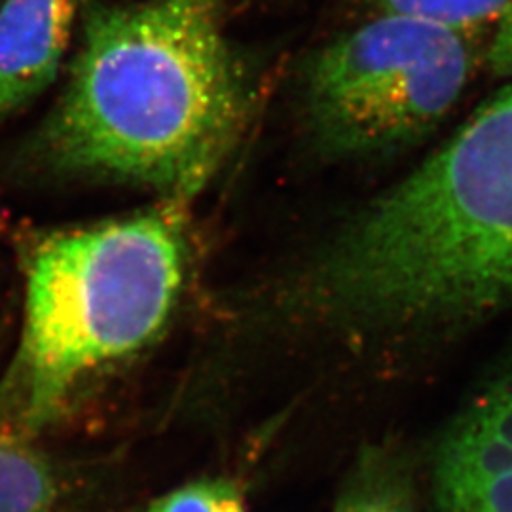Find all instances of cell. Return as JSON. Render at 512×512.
<instances>
[{
	"instance_id": "obj_1",
	"label": "cell",
	"mask_w": 512,
	"mask_h": 512,
	"mask_svg": "<svg viewBox=\"0 0 512 512\" xmlns=\"http://www.w3.org/2000/svg\"><path fill=\"white\" fill-rule=\"evenodd\" d=\"M249 107L213 0L101 6L42 145L57 167L184 202L228 160Z\"/></svg>"
},
{
	"instance_id": "obj_2",
	"label": "cell",
	"mask_w": 512,
	"mask_h": 512,
	"mask_svg": "<svg viewBox=\"0 0 512 512\" xmlns=\"http://www.w3.org/2000/svg\"><path fill=\"white\" fill-rule=\"evenodd\" d=\"M310 302L359 327L480 319L512 302V80L313 268Z\"/></svg>"
},
{
	"instance_id": "obj_3",
	"label": "cell",
	"mask_w": 512,
	"mask_h": 512,
	"mask_svg": "<svg viewBox=\"0 0 512 512\" xmlns=\"http://www.w3.org/2000/svg\"><path fill=\"white\" fill-rule=\"evenodd\" d=\"M186 243L177 200L40 241L4 387L19 427L54 420L80 384L164 330L183 291Z\"/></svg>"
},
{
	"instance_id": "obj_4",
	"label": "cell",
	"mask_w": 512,
	"mask_h": 512,
	"mask_svg": "<svg viewBox=\"0 0 512 512\" xmlns=\"http://www.w3.org/2000/svg\"><path fill=\"white\" fill-rule=\"evenodd\" d=\"M484 69V42L427 19L370 14L313 55L304 109L313 137L340 158L416 145L439 128Z\"/></svg>"
},
{
	"instance_id": "obj_5",
	"label": "cell",
	"mask_w": 512,
	"mask_h": 512,
	"mask_svg": "<svg viewBox=\"0 0 512 512\" xmlns=\"http://www.w3.org/2000/svg\"><path fill=\"white\" fill-rule=\"evenodd\" d=\"M433 482L442 512H512V365L446 431Z\"/></svg>"
},
{
	"instance_id": "obj_6",
	"label": "cell",
	"mask_w": 512,
	"mask_h": 512,
	"mask_svg": "<svg viewBox=\"0 0 512 512\" xmlns=\"http://www.w3.org/2000/svg\"><path fill=\"white\" fill-rule=\"evenodd\" d=\"M80 0H2L0 120L25 109L59 73Z\"/></svg>"
},
{
	"instance_id": "obj_7",
	"label": "cell",
	"mask_w": 512,
	"mask_h": 512,
	"mask_svg": "<svg viewBox=\"0 0 512 512\" xmlns=\"http://www.w3.org/2000/svg\"><path fill=\"white\" fill-rule=\"evenodd\" d=\"M370 14H404L473 33L484 42V69L512 80V0H363Z\"/></svg>"
},
{
	"instance_id": "obj_8",
	"label": "cell",
	"mask_w": 512,
	"mask_h": 512,
	"mask_svg": "<svg viewBox=\"0 0 512 512\" xmlns=\"http://www.w3.org/2000/svg\"><path fill=\"white\" fill-rule=\"evenodd\" d=\"M59 499L50 461L18 433L0 431V512H55Z\"/></svg>"
},
{
	"instance_id": "obj_9",
	"label": "cell",
	"mask_w": 512,
	"mask_h": 512,
	"mask_svg": "<svg viewBox=\"0 0 512 512\" xmlns=\"http://www.w3.org/2000/svg\"><path fill=\"white\" fill-rule=\"evenodd\" d=\"M338 512H416L406 482L387 465H368L342 497Z\"/></svg>"
},
{
	"instance_id": "obj_10",
	"label": "cell",
	"mask_w": 512,
	"mask_h": 512,
	"mask_svg": "<svg viewBox=\"0 0 512 512\" xmlns=\"http://www.w3.org/2000/svg\"><path fill=\"white\" fill-rule=\"evenodd\" d=\"M148 512H247L243 495L230 480L207 478L156 499Z\"/></svg>"
}]
</instances>
